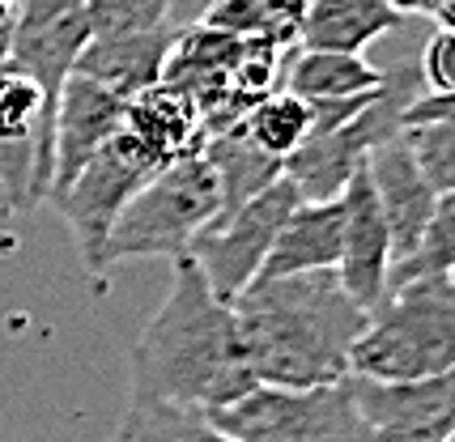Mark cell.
<instances>
[{"label":"cell","instance_id":"cell-10","mask_svg":"<svg viewBox=\"0 0 455 442\" xmlns=\"http://www.w3.org/2000/svg\"><path fill=\"white\" fill-rule=\"evenodd\" d=\"M124 111L128 102L99 81L81 77V73L64 81L56 115H52V192H60L124 128Z\"/></svg>","mask_w":455,"mask_h":442},{"label":"cell","instance_id":"cell-4","mask_svg":"<svg viewBox=\"0 0 455 442\" xmlns=\"http://www.w3.org/2000/svg\"><path fill=\"white\" fill-rule=\"evenodd\" d=\"M221 213V183L204 154L162 166L154 179L124 204L107 239V272L124 260H183L200 230Z\"/></svg>","mask_w":455,"mask_h":442},{"label":"cell","instance_id":"cell-19","mask_svg":"<svg viewBox=\"0 0 455 442\" xmlns=\"http://www.w3.org/2000/svg\"><path fill=\"white\" fill-rule=\"evenodd\" d=\"M311 0H213L200 26H213L235 39H268L281 51H290L302 39V18Z\"/></svg>","mask_w":455,"mask_h":442},{"label":"cell","instance_id":"cell-25","mask_svg":"<svg viewBox=\"0 0 455 442\" xmlns=\"http://www.w3.org/2000/svg\"><path fill=\"white\" fill-rule=\"evenodd\" d=\"M421 85L430 94H455V30L451 26H438L430 43L421 47V60H417Z\"/></svg>","mask_w":455,"mask_h":442},{"label":"cell","instance_id":"cell-3","mask_svg":"<svg viewBox=\"0 0 455 442\" xmlns=\"http://www.w3.org/2000/svg\"><path fill=\"white\" fill-rule=\"evenodd\" d=\"M455 366V277L392 285L349 349L354 379L404 383Z\"/></svg>","mask_w":455,"mask_h":442},{"label":"cell","instance_id":"cell-6","mask_svg":"<svg viewBox=\"0 0 455 442\" xmlns=\"http://www.w3.org/2000/svg\"><path fill=\"white\" fill-rule=\"evenodd\" d=\"M421 94V73L417 64H392L383 68V85L375 90V99L357 111L354 120H345L332 128L328 137H311L298 149L294 158H285L281 175L298 187L302 201H337L349 187L357 170L366 166L371 149L383 145L387 137H396L404 107Z\"/></svg>","mask_w":455,"mask_h":442},{"label":"cell","instance_id":"cell-20","mask_svg":"<svg viewBox=\"0 0 455 442\" xmlns=\"http://www.w3.org/2000/svg\"><path fill=\"white\" fill-rule=\"evenodd\" d=\"M111 442H235L226 438L209 413L162 400H128Z\"/></svg>","mask_w":455,"mask_h":442},{"label":"cell","instance_id":"cell-8","mask_svg":"<svg viewBox=\"0 0 455 442\" xmlns=\"http://www.w3.org/2000/svg\"><path fill=\"white\" fill-rule=\"evenodd\" d=\"M302 201L298 187L285 175L277 183H268L264 192H256L251 201H243L238 209L213 217L200 230L192 247H188V260L204 272L209 289L221 302H235L247 285L259 277V268L273 251L281 221L294 213V204Z\"/></svg>","mask_w":455,"mask_h":442},{"label":"cell","instance_id":"cell-16","mask_svg":"<svg viewBox=\"0 0 455 442\" xmlns=\"http://www.w3.org/2000/svg\"><path fill=\"white\" fill-rule=\"evenodd\" d=\"M400 13L387 0H311L302 18V47L311 51H349L362 56L375 39L400 26Z\"/></svg>","mask_w":455,"mask_h":442},{"label":"cell","instance_id":"cell-5","mask_svg":"<svg viewBox=\"0 0 455 442\" xmlns=\"http://www.w3.org/2000/svg\"><path fill=\"white\" fill-rule=\"evenodd\" d=\"M235 442H375L357 413L349 379L328 387H251L243 400L209 413Z\"/></svg>","mask_w":455,"mask_h":442},{"label":"cell","instance_id":"cell-11","mask_svg":"<svg viewBox=\"0 0 455 442\" xmlns=\"http://www.w3.org/2000/svg\"><path fill=\"white\" fill-rule=\"evenodd\" d=\"M345 201V230H340V260L337 277L349 289V298L371 315L387 298V277H392V234L383 209L375 201V187L366 170H357L349 187L340 192Z\"/></svg>","mask_w":455,"mask_h":442},{"label":"cell","instance_id":"cell-30","mask_svg":"<svg viewBox=\"0 0 455 442\" xmlns=\"http://www.w3.org/2000/svg\"><path fill=\"white\" fill-rule=\"evenodd\" d=\"M18 4L21 0H0V18H18Z\"/></svg>","mask_w":455,"mask_h":442},{"label":"cell","instance_id":"cell-17","mask_svg":"<svg viewBox=\"0 0 455 442\" xmlns=\"http://www.w3.org/2000/svg\"><path fill=\"white\" fill-rule=\"evenodd\" d=\"M285 90L298 99H357L371 94L383 81V68L366 60V56H349V51H311L302 47L298 56L285 60Z\"/></svg>","mask_w":455,"mask_h":442},{"label":"cell","instance_id":"cell-14","mask_svg":"<svg viewBox=\"0 0 455 442\" xmlns=\"http://www.w3.org/2000/svg\"><path fill=\"white\" fill-rule=\"evenodd\" d=\"M340 230H345V201H298L294 213L281 221L273 251L259 268V277H294L337 268Z\"/></svg>","mask_w":455,"mask_h":442},{"label":"cell","instance_id":"cell-15","mask_svg":"<svg viewBox=\"0 0 455 442\" xmlns=\"http://www.w3.org/2000/svg\"><path fill=\"white\" fill-rule=\"evenodd\" d=\"M124 132H128L140 149H149L162 166H171V162H179V158H192V154H200V145H204L200 107L188 99L183 90L166 85V81L128 102Z\"/></svg>","mask_w":455,"mask_h":442},{"label":"cell","instance_id":"cell-24","mask_svg":"<svg viewBox=\"0 0 455 442\" xmlns=\"http://www.w3.org/2000/svg\"><path fill=\"white\" fill-rule=\"evenodd\" d=\"M404 141L438 196L455 192V123H409Z\"/></svg>","mask_w":455,"mask_h":442},{"label":"cell","instance_id":"cell-2","mask_svg":"<svg viewBox=\"0 0 455 442\" xmlns=\"http://www.w3.org/2000/svg\"><path fill=\"white\" fill-rule=\"evenodd\" d=\"M230 311L256 383L328 387L349 379V349L366 328V311L349 298L337 268L256 277Z\"/></svg>","mask_w":455,"mask_h":442},{"label":"cell","instance_id":"cell-12","mask_svg":"<svg viewBox=\"0 0 455 442\" xmlns=\"http://www.w3.org/2000/svg\"><path fill=\"white\" fill-rule=\"evenodd\" d=\"M362 170H366V179L375 187V201H379V209H383V221H387L392 260H400V256L413 251V242L421 239L426 221L435 213L438 192L426 183V175H421L413 149L404 141V128H400L396 137H387L383 145H375Z\"/></svg>","mask_w":455,"mask_h":442},{"label":"cell","instance_id":"cell-22","mask_svg":"<svg viewBox=\"0 0 455 442\" xmlns=\"http://www.w3.org/2000/svg\"><path fill=\"white\" fill-rule=\"evenodd\" d=\"M417 277H455V192L435 201V213L426 221L421 239L413 242V251H404L400 260H392L387 289L417 281Z\"/></svg>","mask_w":455,"mask_h":442},{"label":"cell","instance_id":"cell-29","mask_svg":"<svg viewBox=\"0 0 455 442\" xmlns=\"http://www.w3.org/2000/svg\"><path fill=\"white\" fill-rule=\"evenodd\" d=\"M435 21H438V26H451V30H455V0H451V4H443V9H438Z\"/></svg>","mask_w":455,"mask_h":442},{"label":"cell","instance_id":"cell-13","mask_svg":"<svg viewBox=\"0 0 455 442\" xmlns=\"http://www.w3.org/2000/svg\"><path fill=\"white\" fill-rule=\"evenodd\" d=\"M175 43V26H158L145 35H116V39H90L85 51L77 56L81 77L107 85L111 94H119L124 102L140 99L145 90L162 85L166 77V56Z\"/></svg>","mask_w":455,"mask_h":442},{"label":"cell","instance_id":"cell-28","mask_svg":"<svg viewBox=\"0 0 455 442\" xmlns=\"http://www.w3.org/2000/svg\"><path fill=\"white\" fill-rule=\"evenodd\" d=\"M9 47H13V18H0V60H9Z\"/></svg>","mask_w":455,"mask_h":442},{"label":"cell","instance_id":"cell-23","mask_svg":"<svg viewBox=\"0 0 455 442\" xmlns=\"http://www.w3.org/2000/svg\"><path fill=\"white\" fill-rule=\"evenodd\" d=\"M175 0H85V26L90 39H116V35H145L171 26Z\"/></svg>","mask_w":455,"mask_h":442},{"label":"cell","instance_id":"cell-31","mask_svg":"<svg viewBox=\"0 0 455 442\" xmlns=\"http://www.w3.org/2000/svg\"><path fill=\"white\" fill-rule=\"evenodd\" d=\"M0 217H9V201H4V187H0Z\"/></svg>","mask_w":455,"mask_h":442},{"label":"cell","instance_id":"cell-9","mask_svg":"<svg viewBox=\"0 0 455 442\" xmlns=\"http://www.w3.org/2000/svg\"><path fill=\"white\" fill-rule=\"evenodd\" d=\"M357 413L366 417L375 442H447L455 430V366L443 375L404 383L354 379Z\"/></svg>","mask_w":455,"mask_h":442},{"label":"cell","instance_id":"cell-27","mask_svg":"<svg viewBox=\"0 0 455 442\" xmlns=\"http://www.w3.org/2000/svg\"><path fill=\"white\" fill-rule=\"evenodd\" d=\"M400 18H417V13H430V0H387Z\"/></svg>","mask_w":455,"mask_h":442},{"label":"cell","instance_id":"cell-32","mask_svg":"<svg viewBox=\"0 0 455 442\" xmlns=\"http://www.w3.org/2000/svg\"><path fill=\"white\" fill-rule=\"evenodd\" d=\"M443 4H451V0H430V18H435V13L443 9Z\"/></svg>","mask_w":455,"mask_h":442},{"label":"cell","instance_id":"cell-7","mask_svg":"<svg viewBox=\"0 0 455 442\" xmlns=\"http://www.w3.org/2000/svg\"><path fill=\"white\" fill-rule=\"evenodd\" d=\"M158 170H162V162L154 158L149 149H140V145L119 128L116 137L102 145L73 179L47 196V201L56 204V213L64 217V225L73 230V239H77V247H81V260H85L94 281L107 277L102 251H107V239H111V230H116L124 204L132 201Z\"/></svg>","mask_w":455,"mask_h":442},{"label":"cell","instance_id":"cell-33","mask_svg":"<svg viewBox=\"0 0 455 442\" xmlns=\"http://www.w3.org/2000/svg\"><path fill=\"white\" fill-rule=\"evenodd\" d=\"M447 442H455V430H451V438H447Z\"/></svg>","mask_w":455,"mask_h":442},{"label":"cell","instance_id":"cell-1","mask_svg":"<svg viewBox=\"0 0 455 442\" xmlns=\"http://www.w3.org/2000/svg\"><path fill=\"white\" fill-rule=\"evenodd\" d=\"M259 387L230 302H221L196 264L175 260V277L154 320L132 344V400L218 413Z\"/></svg>","mask_w":455,"mask_h":442},{"label":"cell","instance_id":"cell-18","mask_svg":"<svg viewBox=\"0 0 455 442\" xmlns=\"http://www.w3.org/2000/svg\"><path fill=\"white\" fill-rule=\"evenodd\" d=\"M200 154L209 158V166L218 170V183H221V213L238 209L243 201H251L256 192H264L268 183L281 179V162L268 158L247 132L243 123L226 128L218 137H204ZM218 213V217H221Z\"/></svg>","mask_w":455,"mask_h":442},{"label":"cell","instance_id":"cell-21","mask_svg":"<svg viewBox=\"0 0 455 442\" xmlns=\"http://www.w3.org/2000/svg\"><path fill=\"white\" fill-rule=\"evenodd\" d=\"M243 132L285 166V158H294L302 145L311 141V107L290 94V90H273L243 115Z\"/></svg>","mask_w":455,"mask_h":442},{"label":"cell","instance_id":"cell-26","mask_svg":"<svg viewBox=\"0 0 455 442\" xmlns=\"http://www.w3.org/2000/svg\"><path fill=\"white\" fill-rule=\"evenodd\" d=\"M400 123L409 128V123H455V94H417L409 107H404V115Z\"/></svg>","mask_w":455,"mask_h":442}]
</instances>
